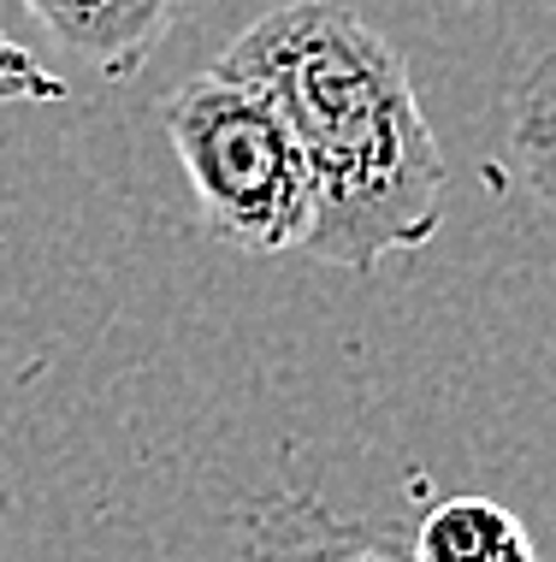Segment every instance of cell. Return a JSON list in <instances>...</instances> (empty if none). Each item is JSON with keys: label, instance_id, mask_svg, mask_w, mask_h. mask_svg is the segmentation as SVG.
Masks as SVG:
<instances>
[{"label": "cell", "instance_id": "7a4b0ae2", "mask_svg": "<svg viewBox=\"0 0 556 562\" xmlns=\"http://www.w3.org/2000/svg\"><path fill=\"white\" fill-rule=\"evenodd\" d=\"M167 136L207 237L237 255H291L314 232V172L291 119L219 66L167 95Z\"/></svg>", "mask_w": 556, "mask_h": 562}, {"label": "cell", "instance_id": "5b68a950", "mask_svg": "<svg viewBox=\"0 0 556 562\" xmlns=\"http://www.w3.org/2000/svg\"><path fill=\"white\" fill-rule=\"evenodd\" d=\"M509 148L538 195V207L556 220V48L533 59V71L509 95Z\"/></svg>", "mask_w": 556, "mask_h": 562}, {"label": "cell", "instance_id": "3957f363", "mask_svg": "<svg viewBox=\"0 0 556 562\" xmlns=\"http://www.w3.org/2000/svg\"><path fill=\"white\" fill-rule=\"evenodd\" d=\"M24 12L101 71L143 66L172 24V0H24Z\"/></svg>", "mask_w": 556, "mask_h": 562}, {"label": "cell", "instance_id": "277c9868", "mask_svg": "<svg viewBox=\"0 0 556 562\" xmlns=\"http://www.w3.org/2000/svg\"><path fill=\"white\" fill-rule=\"evenodd\" d=\"M415 562H538L527 527L491 497H450L420 521Z\"/></svg>", "mask_w": 556, "mask_h": 562}, {"label": "cell", "instance_id": "6da1fadb", "mask_svg": "<svg viewBox=\"0 0 556 562\" xmlns=\"http://www.w3.org/2000/svg\"><path fill=\"white\" fill-rule=\"evenodd\" d=\"M214 66L261 89L303 143L314 172V232L303 255L373 272L439 237L444 148L420 113L402 54L362 12L338 0H284Z\"/></svg>", "mask_w": 556, "mask_h": 562}]
</instances>
